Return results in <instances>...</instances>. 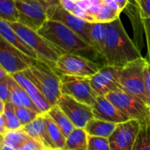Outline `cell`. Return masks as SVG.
<instances>
[{"mask_svg":"<svg viewBox=\"0 0 150 150\" xmlns=\"http://www.w3.org/2000/svg\"><path fill=\"white\" fill-rule=\"evenodd\" d=\"M89 135L83 128L76 127L67 137L63 150H87Z\"/></svg>","mask_w":150,"mask_h":150,"instance_id":"22","label":"cell"},{"mask_svg":"<svg viewBox=\"0 0 150 150\" xmlns=\"http://www.w3.org/2000/svg\"><path fill=\"white\" fill-rule=\"evenodd\" d=\"M0 20L9 23L18 22V11L15 0H0Z\"/></svg>","mask_w":150,"mask_h":150,"instance_id":"26","label":"cell"},{"mask_svg":"<svg viewBox=\"0 0 150 150\" xmlns=\"http://www.w3.org/2000/svg\"><path fill=\"white\" fill-rule=\"evenodd\" d=\"M14 80L27 92L29 97L32 98L33 102L35 104V105L38 107L40 112L43 113H47L48 110L52 107L47 100L45 98V97L41 94V92L39 91L37 86L29 79L27 78L23 72L15 73L13 75H11Z\"/></svg>","mask_w":150,"mask_h":150,"instance_id":"16","label":"cell"},{"mask_svg":"<svg viewBox=\"0 0 150 150\" xmlns=\"http://www.w3.org/2000/svg\"><path fill=\"white\" fill-rule=\"evenodd\" d=\"M87 150H111L109 140L103 137L89 136Z\"/></svg>","mask_w":150,"mask_h":150,"instance_id":"31","label":"cell"},{"mask_svg":"<svg viewBox=\"0 0 150 150\" xmlns=\"http://www.w3.org/2000/svg\"><path fill=\"white\" fill-rule=\"evenodd\" d=\"M43 116L47 129V133L52 143L54 144V148L57 150H63L65 146L66 137L47 113H43Z\"/></svg>","mask_w":150,"mask_h":150,"instance_id":"24","label":"cell"},{"mask_svg":"<svg viewBox=\"0 0 150 150\" xmlns=\"http://www.w3.org/2000/svg\"><path fill=\"white\" fill-rule=\"evenodd\" d=\"M60 78L62 94L92 106L98 95L92 89L89 78L68 75H60Z\"/></svg>","mask_w":150,"mask_h":150,"instance_id":"8","label":"cell"},{"mask_svg":"<svg viewBox=\"0 0 150 150\" xmlns=\"http://www.w3.org/2000/svg\"><path fill=\"white\" fill-rule=\"evenodd\" d=\"M102 66L87 57L75 54H62L54 65V69L59 75H68L90 78L95 75Z\"/></svg>","mask_w":150,"mask_h":150,"instance_id":"6","label":"cell"},{"mask_svg":"<svg viewBox=\"0 0 150 150\" xmlns=\"http://www.w3.org/2000/svg\"><path fill=\"white\" fill-rule=\"evenodd\" d=\"M120 6V8L121 9V11H123L125 9V7L127 6V3H128V0H114Z\"/></svg>","mask_w":150,"mask_h":150,"instance_id":"43","label":"cell"},{"mask_svg":"<svg viewBox=\"0 0 150 150\" xmlns=\"http://www.w3.org/2000/svg\"><path fill=\"white\" fill-rule=\"evenodd\" d=\"M0 35L11 45H12L14 47L18 49L21 53H23L29 58L33 60H38L36 54L20 39V37L10 25L9 22L4 20H0Z\"/></svg>","mask_w":150,"mask_h":150,"instance_id":"19","label":"cell"},{"mask_svg":"<svg viewBox=\"0 0 150 150\" xmlns=\"http://www.w3.org/2000/svg\"><path fill=\"white\" fill-rule=\"evenodd\" d=\"M33 61V59L21 53L0 35V64L9 75L25 70Z\"/></svg>","mask_w":150,"mask_h":150,"instance_id":"10","label":"cell"},{"mask_svg":"<svg viewBox=\"0 0 150 150\" xmlns=\"http://www.w3.org/2000/svg\"><path fill=\"white\" fill-rule=\"evenodd\" d=\"M9 76V73L4 69V68L0 64V82L4 79H5Z\"/></svg>","mask_w":150,"mask_h":150,"instance_id":"41","label":"cell"},{"mask_svg":"<svg viewBox=\"0 0 150 150\" xmlns=\"http://www.w3.org/2000/svg\"><path fill=\"white\" fill-rule=\"evenodd\" d=\"M120 12L112 9L110 6L105 4L103 1L98 8V12L94 16L95 22L99 23H110L120 18Z\"/></svg>","mask_w":150,"mask_h":150,"instance_id":"29","label":"cell"},{"mask_svg":"<svg viewBox=\"0 0 150 150\" xmlns=\"http://www.w3.org/2000/svg\"><path fill=\"white\" fill-rule=\"evenodd\" d=\"M4 105H5V103L3 102L2 100H0V115H2V113H3V112H4Z\"/></svg>","mask_w":150,"mask_h":150,"instance_id":"44","label":"cell"},{"mask_svg":"<svg viewBox=\"0 0 150 150\" xmlns=\"http://www.w3.org/2000/svg\"><path fill=\"white\" fill-rule=\"evenodd\" d=\"M147 59L142 57L120 69L119 83L120 89L138 98L147 104L144 69Z\"/></svg>","mask_w":150,"mask_h":150,"instance_id":"5","label":"cell"},{"mask_svg":"<svg viewBox=\"0 0 150 150\" xmlns=\"http://www.w3.org/2000/svg\"><path fill=\"white\" fill-rule=\"evenodd\" d=\"M144 78H145L147 105L150 106V63L148 62V61H147V64L144 69Z\"/></svg>","mask_w":150,"mask_h":150,"instance_id":"35","label":"cell"},{"mask_svg":"<svg viewBox=\"0 0 150 150\" xmlns=\"http://www.w3.org/2000/svg\"><path fill=\"white\" fill-rule=\"evenodd\" d=\"M4 127L6 130H16L22 127L14 111V105L10 102L5 103L4 112L2 113Z\"/></svg>","mask_w":150,"mask_h":150,"instance_id":"28","label":"cell"},{"mask_svg":"<svg viewBox=\"0 0 150 150\" xmlns=\"http://www.w3.org/2000/svg\"><path fill=\"white\" fill-rule=\"evenodd\" d=\"M0 150H18V149L12 147V146H10L8 144H5L4 142H2L0 141Z\"/></svg>","mask_w":150,"mask_h":150,"instance_id":"42","label":"cell"},{"mask_svg":"<svg viewBox=\"0 0 150 150\" xmlns=\"http://www.w3.org/2000/svg\"><path fill=\"white\" fill-rule=\"evenodd\" d=\"M76 3L71 1V0H60V5L67 11L72 13L74 11V9L76 7Z\"/></svg>","mask_w":150,"mask_h":150,"instance_id":"38","label":"cell"},{"mask_svg":"<svg viewBox=\"0 0 150 150\" xmlns=\"http://www.w3.org/2000/svg\"><path fill=\"white\" fill-rule=\"evenodd\" d=\"M9 88H10V100L9 102L14 106L26 107L38 113L42 114L35 104L33 102L32 98L29 97L27 92L14 80V78L10 75L9 76Z\"/></svg>","mask_w":150,"mask_h":150,"instance_id":"18","label":"cell"},{"mask_svg":"<svg viewBox=\"0 0 150 150\" xmlns=\"http://www.w3.org/2000/svg\"><path fill=\"white\" fill-rule=\"evenodd\" d=\"M133 150H150V122L141 123Z\"/></svg>","mask_w":150,"mask_h":150,"instance_id":"27","label":"cell"},{"mask_svg":"<svg viewBox=\"0 0 150 150\" xmlns=\"http://www.w3.org/2000/svg\"><path fill=\"white\" fill-rule=\"evenodd\" d=\"M39 89L51 106L57 105L62 95L60 75L47 63L33 60L28 69L22 71Z\"/></svg>","mask_w":150,"mask_h":150,"instance_id":"3","label":"cell"},{"mask_svg":"<svg viewBox=\"0 0 150 150\" xmlns=\"http://www.w3.org/2000/svg\"><path fill=\"white\" fill-rule=\"evenodd\" d=\"M116 127L117 124L93 118L86 124L83 129L89 136H97L109 139V137L114 132Z\"/></svg>","mask_w":150,"mask_h":150,"instance_id":"20","label":"cell"},{"mask_svg":"<svg viewBox=\"0 0 150 150\" xmlns=\"http://www.w3.org/2000/svg\"><path fill=\"white\" fill-rule=\"evenodd\" d=\"M47 114L52 119V120L56 124V126L60 128L65 137H67L76 127L68 116L63 112V111L57 105L52 106Z\"/></svg>","mask_w":150,"mask_h":150,"instance_id":"21","label":"cell"},{"mask_svg":"<svg viewBox=\"0 0 150 150\" xmlns=\"http://www.w3.org/2000/svg\"><path fill=\"white\" fill-rule=\"evenodd\" d=\"M72 14H74L75 16H76L77 18L83 19V20H85L87 22H90V23H95V20H94V18L89 13V11L83 8V6H81L80 4H78L76 3V7L74 9V11L72 12Z\"/></svg>","mask_w":150,"mask_h":150,"instance_id":"32","label":"cell"},{"mask_svg":"<svg viewBox=\"0 0 150 150\" xmlns=\"http://www.w3.org/2000/svg\"><path fill=\"white\" fill-rule=\"evenodd\" d=\"M41 146H43L41 143H40L39 142H37L34 139H33V138L30 137L28 140H26L19 147L18 150H35L36 149H38V148H40Z\"/></svg>","mask_w":150,"mask_h":150,"instance_id":"37","label":"cell"},{"mask_svg":"<svg viewBox=\"0 0 150 150\" xmlns=\"http://www.w3.org/2000/svg\"><path fill=\"white\" fill-rule=\"evenodd\" d=\"M15 114L22 127L27 125L31 121H33L37 116H39L40 113H38L29 108L26 107H18L14 106Z\"/></svg>","mask_w":150,"mask_h":150,"instance_id":"30","label":"cell"},{"mask_svg":"<svg viewBox=\"0 0 150 150\" xmlns=\"http://www.w3.org/2000/svg\"><path fill=\"white\" fill-rule=\"evenodd\" d=\"M30 137L22 128L16 130H6L4 134L0 135V141L2 142L12 146L18 149Z\"/></svg>","mask_w":150,"mask_h":150,"instance_id":"25","label":"cell"},{"mask_svg":"<svg viewBox=\"0 0 150 150\" xmlns=\"http://www.w3.org/2000/svg\"><path fill=\"white\" fill-rule=\"evenodd\" d=\"M20 24L38 31L48 19L46 5L40 0H15Z\"/></svg>","mask_w":150,"mask_h":150,"instance_id":"9","label":"cell"},{"mask_svg":"<svg viewBox=\"0 0 150 150\" xmlns=\"http://www.w3.org/2000/svg\"><path fill=\"white\" fill-rule=\"evenodd\" d=\"M35 150H57V149H50V148H47V147H45V146H41V147H40V148H38V149H36Z\"/></svg>","mask_w":150,"mask_h":150,"instance_id":"45","label":"cell"},{"mask_svg":"<svg viewBox=\"0 0 150 150\" xmlns=\"http://www.w3.org/2000/svg\"><path fill=\"white\" fill-rule=\"evenodd\" d=\"M140 126L141 123L134 120L117 124L108 139L111 150H133Z\"/></svg>","mask_w":150,"mask_h":150,"instance_id":"14","label":"cell"},{"mask_svg":"<svg viewBox=\"0 0 150 150\" xmlns=\"http://www.w3.org/2000/svg\"><path fill=\"white\" fill-rule=\"evenodd\" d=\"M149 120L150 122V106H149Z\"/></svg>","mask_w":150,"mask_h":150,"instance_id":"47","label":"cell"},{"mask_svg":"<svg viewBox=\"0 0 150 150\" xmlns=\"http://www.w3.org/2000/svg\"><path fill=\"white\" fill-rule=\"evenodd\" d=\"M9 24L20 37V39L36 54L38 60L42 61L54 68V65L58 58L63 54L55 48L37 31L25 26L19 22Z\"/></svg>","mask_w":150,"mask_h":150,"instance_id":"4","label":"cell"},{"mask_svg":"<svg viewBox=\"0 0 150 150\" xmlns=\"http://www.w3.org/2000/svg\"><path fill=\"white\" fill-rule=\"evenodd\" d=\"M71 1H73V2H75V3H78V2H80L81 0H71Z\"/></svg>","mask_w":150,"mask_h":150,"instance_id":"46","label":"cell"},{"mask_svg":"<svg viewBox=\"0 0 150 150\" xmlns=\"http://www.w3.org/2000/svg\"><path fill=\"white\" fill-rule=\"evenodd\" d=\"M106 33V23H91L90 28V40L91 47L101 55ZM102 57V56H101Z\"/></svg>","mask_w":150,"mask_h":150,"instance_id":"23","label":"cell"},{"mask_svg":"<svg viewBox=\"0 0 150 150\" xmlns=\"http://www.w3.org/2000/svg\"><path fill=\"white\" fill-rule=\"evenodd\" d=\"M142 19L150 18V0H135Z\"/></svg>","mask_w":150,"mask_h":150,"instance_id":"34","label":"cell"},{"mask_svg":"<svg viewBox=\"0 0 150 150\" xmlns=\"http://www.w3.org/2000/svg\"><path fill=\"white\" fill-rule=\"evenodd\" d=\"M101 56L105 65L119 68L142 57L120 18L106 24V33Z\"/></svg>","mask_w":150,"mask_h":150,"instance_id":"1","label":"cell"},{"mask_svg":"<svg viewBox=\"0 0 150 150\" xmlns=\"http://www.w3.org/2000/svg\"><path fill=\"white\" fill-rule=\"evenodd\" d=\"M21 128L26 133L29 137L39 142L43 146L56 149L49 138L43 114H40L33 121L22 127Z\"/></svg>","mask_w":150,"mask_h":150,"instance_id":"17","label":"cell"},{"mask_svg":"<svg viewBox=\"0 0 150 150\" xmlns=\"http://www.w3.org/2000/svg\"><path fill=\"white\" fill-rule=\"evenodd\" d=\"M47 13L48 19L56 20L64 24L80 36L86 43L91 46L90 40V28L91 23L83 20L74 14L65 11L60 4L48 8L47 10Z\"/></svg>","mask_w":150,"mask_h":150,"instance_id":"12","label":"cell"},{"mask_svg":"<svg viewBox=\"0 0 150 150\" xmlns=\"http://www.w3.org/2000/svg\"><path fill=\"white\" fill-rule=\"evenodd\" d=\"M128 120H137L140 123H145L149 120V106L138 98L118 90L105 96Z\"/></svg>","mask_w":150,"mask_h":150,"instance_id":"7","label":"cell"},{"mask_svg":"<svg viewBox=\"0 0 150 150\" xmlns=\"http://www.w3.org/2000/svg\"><path fill=\"white\" fill-rule=\"evenodd\" d=\"M57 105L68 116L75 127L84 128L86 124L94 118L91 106L81 103L68 95L62 94Z\"/></svg>","mask_w":150,"mask_h":150,"instance_id":"11","label":"cell"},{"mask_svg":"<svg viewBox=\"0 0 150 150\" xmlns=\"http://www.w3.org/2000/svg\"><path fill=\"white\" fill-rule=\"evenodd\" d=\"M103 2L105 4H107L108 6H110L112 9H113V10H115V11H119V12H122V11H121V9L120 8V6H119V4L114 1V0H103Z\"/></svg>","mask_w":150,"mask_h":150,"instance_id":"39","label":"cell"},{"mask_svg":"<svg viewBox=\"0 0 150 150\" xmlns=\"http://www.w3.org/2000/svg\"><path fill=\"white\" fill-rule=\"evenodd\" d=\"M40 1L42 2L46 5L47 10L50 7H54V6L60 4V0H40Z\"/></svg>","mask_w":150,"mask_h":150,"instance_id":"40","label":"cell"},{"mask_svg":"<svg viewBox=\"0 0 150 150\" xmlns=\"http://www.w3.org/2000/svg\"><path fill=\"white\" fill-rule=\"evenodd\" d=\"M9 76L0 82V100L4 103L10 100V88H9Z\"/></svg>","mask_w":150,"mask_h":150,"instance_id":"33","label":"cell"},{"mask_svg":"<svg viewBox=\"0 0 150 150\" xmlns=\"http://www.w3.org/2000/svg\"><path fill=\"white\" fill-rule=\"evenodd\" d=\"M37 32L62 54H79L94 62L98 58L102 59L91 46L59 21L47 19Z\"/></svg>","mask_w":150,"mask_h":150,"instance_id":"2","label":"cell"},{"mask_svg":"<svg viewBox=\"0 0 150 150\" xmlns=\"http://www.w3.org/2000/svg\"><path fill=\"white\" fill-rule=\"evenodd\" d=\"M144 31H145V35H146V40H147V45H148V62L150 63V18H144L142 19Z\"/></svg>","mask_w":150,"mask_h":150,"instance_id":"36","label":"cell"},{"mask_svg":"<svg viewBox=\"0 0 150 150\" xmlns=\"http://www.w3.org/2000/svg\"><path fill=\"white\" fill-rule=\"evenodd\" d=\"M95 119L120 124L129 120L118 108L105 96H98L91 106Z\"/></svg>","mask_w":150,"mask_h":150,"instance_id":"15","label":"cell"},{"mask_svg":"<svg viewBox=\"0 0 150 150\" xmlns=\"http://www.w3.org/2000/svg\"><path fill=\"white\" fill-rule=\"evenodd\" d=\"M120 69L119 67L105 64L89 78L91 87L98 96L105 97L111 92L121 90L119 83Z\"/></svg>","mask_w":150,"mask_h":150,"instance_id":"13","label":"cell"}]
</instances>
